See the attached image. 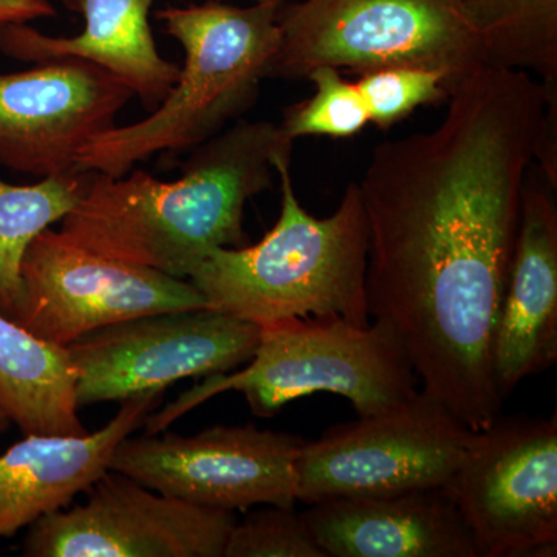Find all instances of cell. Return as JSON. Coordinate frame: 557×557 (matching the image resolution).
Segmentation results:
<instances>
[{"label":"cell","mask_w":557,"mask_h":557,"mask_svg":"<svg viewBox=\"0 0 557 557\" xmlns=\"http://www.w3.org/2000/svg\"><path fill=\"white\" fill-rule=\"evenodd\" d=\"M10 424V418L7 417V413L3 412L2 408H0V434H2V432H5L7 429H9Z\"/></svg>","instance_id":"obj_25"},{"label":"cell","mask_w":557,"mask_h":557,"mask_svg":"<svg viewBox=\"0 0 557 557\" xmlns=\"http://www.w3.org/2000/svg\"><path fill=\"white\" fill-rule=\"evenodd\" d=\"M491 65L541 76L557 89V0H456Z\"/></svg>","instance_id":"obj_19"},{"label":"cell","mask_w":557,"mask_h":557,"mask_svg":"<svg viewBox=\"0 0 557 557\" xmlns=\"http://www.w3.org/2000/svg\"><path fill=\"white\" fill-rule=\"evenodd\" d=\"M359 76L357 86L368 106L370 123L381 129L408 119L418 108L446 100L453 87L443 70L410 65L373 70Z\"/></svg>","instance_id":"obj_22"},{"label":"cell","mask_w":557,"mask_h":557,"mask_svg":"<svg viewBox=\"0 0 557 557\" xmlns=\"http://www.w3.org/2000/svg\"><path fill=\"white\" fill-rule=\"evenodd\" d=\"M163 394L121 403L100 431L86 435H24L0 454V542L51 512L67 508L110 469L124 438L145 424Z\"/></svg>","instance_id":"obj_16"},{"label":"cell","mask_w":557,"mask_h":557,"mask_svg":"<svg viewBox=\"0 0 557 557\" xmlns=\"http://www.w3.org/2000/svg\"><path fill=\"white\" fill-rule=\"evenodd\" d=\"M212 2H260V0H212Z\"/></svg>","instance_id":"obj_26"},{"label":"cell","mask_w":557,"mask_h":557,"mask_svg":"<svg viewBox=\"0 0 557 557\" xmlns=\"http://www.w3.org/2000/svg\"><path fill=\"white\" fill-rule=\"evenodd\" d=\"M223 557H327L314 544L295 505H263L234 523Z\"/></svg>","instance_id":"obj_23"},{"label":"cell","mask_w":557,"mask_h":557,"mask_svg":"<svg viewBox=\"0 0 557 557\" xmlns=\"http://www.w3.org/2000/svg\"><path fill=\"white\" fill-rule=\"evenodd\" d=\"M0 408L24 435H86L67 348L44 343L0 311Z\"/></svg>","instance_id":"obj_18"},{"label":"cell","mask_w":557,"mask_h":557,"mask_svg":"<svg viewBox=\"0 0 557 557\" xmlns=\"http://www.w3.org/2000/svg\"><path fill=\"white\" fill-rule=\"evenodd\" d=\"M284 2L205 0L157 11L163 30L185 51L177 81L149 116L91 139L75 171L121 177L157 153L190 152L236 123L269 78Z\"/></svg>","instance_id":"obj_4"},{"label":"cell","mask_w":557,"mask_h":557,"mask_svg":"<svg viewBox=\"0 0 557 557\" xmlns=\"http://www.w3.org/2000/svg\"><path fill=\"white\" fill-rule=\"evenodd\" d=\"M553 98L523 70L482 65L453 84L437 126L381 143L357 182L370 317L423 391L475 432L504 405L494 336L528 172L557 127Z\"/></svg>","instance_id":"obj_1"},{"label":"cell","mask_w":557,"mask_h":557,"mask_svg":"<svg viewBox=\"0 0 557 557\" xmlns=\"http://www.w3.org/2000/svg\"><path fill=\"white\" fill-rule=\"evenodd\" d=\"M33 65L0 75V164L40 180L70 174L81 150L116 126L134 94L94 62Z\"/></svg>","instance_id":"obj_13"},{"label":"cell","mask_w":557,"mask_h":557,"mask_svg":"<svg viewBox=\"0 0 557 557\" xmlns=\"http://www.w3.org/2000/svg\"><path fill=\"white\" fill-rule=\"evenodd\" d=\"M269 78L318 67L443 70L450 83L490 64L456 0H285Z\"/></svg>","instance_id":"obj_6"},{"label":"cell","mask_w":557,"mask_h":557,"mask_svg":"<svg viewBox=\"0 0 557 557\" xmlns=\"http://www.w3.org/2000/svg\"><path fill=\"white\" fill-rule=\"evenodd\" d=\"M293 143L273 121L237 120L190 150L174 182L137 168L121 177L91 172L60 231L106 258L188 278L214 249L247 245L245 207L271 188L274 161Z\"/></svg>","instance_id":"obj_2"},{"label":"cell","mask_w":557,"mask_h":557,"mask_svg":"<svg viewBox=\"0 0 557 557\" xmlns=\"http://www.w3.org/2000/svg\"><path fill=\"white\" fill-rule=\"evenodd\" d=\"M159 0H61L83 16L78 36L60 38L30 24L0 28V53L28 64L76 58L94 62L123 81L143 108L153 110L170 94L180 65L161 57L150 11ZM182 2V0H177Z\"/></svg>","instance_id":"obj_17"},{"label":"cell","mask_w":557,"mask_h":557,"mask_svg":"<svg viewBox=\"0 0 557 557\" xmlns=\"http://www.w3.org/2000/svg\"><path fill=\"white\" fill-rule=\"evenodd\" d=\"M247 368L214 373L146 418V434L166 431L189 410L225 392H239L258 417H273L295 399L335 394L358 417L394 408L418 391L416 370L383 324L357 325L338 317L289 318L260 325Z\"/></svg>","instance_id":"obj_5"},{"label":"cell","mask_w":557,"mask_h":557,"mask_svg":"<svg viewBox=\"0 0 557 557\" xmlns=\"http://www.w3.org/2000/svg\"><path fill=\"white\" fill-rule=\"evenodd\" d=\"M160 434L124 438L110 469L199 507L236 511L298 502L295 461L306 443L298 435L252 424L212 426L193 437Z\"/></svg>","instance_id":"obj_11"},{"label":"cell","mask_w":557,"mask_h":557,"mask_svg":"<svg viewBox=\"0 0 557 557\" xmlns=\"http://www.w3.org/2000/svg\"><path fill=\"white\" fill-rule=\"evenodd\" d=\"M547 180L528 175L515 256L493 346L494 380L507 398L557 359V207Z\"/></svg>","instance_id":"obj_14"},{"label":"cell","mask_w":557,"mask_h":557,"mask_svg":"<svg viewBox=\"0 0 557 557\" xmlns=\"http://www.w3.org/2000/svg\"><path fill=\"white\" fill-rule=\"evenodd\" d=\"M327 557H479L445 487L317 502L300 512Z\"/></svg>","instance_id":"obj_15"},{"label":"cell","mask_w":557,"mask_h":557,"mask_svg":"<svg viewBox=\"0 0 557 557\" xmlns=\"http://www.w3.org/2000/svg\"><path fill=\"white\" fill-rule=\"evenodd\" d=\"M91 172H70L35 185L0 178V311L10 317L21 298V263L38 234L65 215L89 188Z\"/></svg>","instance_id":"obj_20"},{"label":"cell","mask_w":557,"mask_h":557,"mask_svg":"<svg viewBox=\"0 0 557 557\" xmlns=\"http://www.w3.org/2000/svg\"><path fill=\"white\" fill-rule=\"evenodd\" d=\"M281 214L262 240L209 252L189 274L209 309L265 325L289 318L338 317L369 325V231L358 183L318 219L300 205L292 153L278 156Z\"/></svg>","instance_id":"obj_3"},{"label":"cell","mask_w":557,"mask_h":557,"mask_svg":"<svg viewBox=\"0 0 557 557\" xmlns=\"http://www.w3.org/2000/svg\"><path fill=\"white\" fill-rule=\"evenodd\" d=\"M205 307L189 278L106 258L47 228L22 258L21 298L9 318L44 343L67 347L127 319Z\"/></svg>","instance_id":"obj_9"},{"label":"cell","mask_w":557,"mask_h":557,"mask_svg":"<svg viewBox=\"0 0 557 557\" xmlns=\"http://www.w3.org/2000/svg\"><path fill=\"white\" fill-rule=\"evenodd\" d=\"M84 504L28 527L25 557H223L234 511L164 496L109 469Z\"/></svg>","instance_id":"obj_12"},{"label":"cell","mask_w":557,"mask_h":557,"mask_svg":"<svg viewBox=\"0 0 557 557\" xmlns=\"http://www.w3.org/2000/svg\"><path fill=\"white\" fill-rule=\"evenodd\" d=\"M57 16L50 0H0V28Z\"/></svg>","instance_id":"obj_24"},{"label":"cell","mask_w":557,"mask_h":557,"mask_svg":"<svg viewBox=\"0 0 557 557\" xmlns=\"http://www.w3.org/2000/svg\"><path fill=\"white\" fill-rule=\"evenodd\" d=\"M259 325L214 309L160 311L69 344L79 409L160 392L175 381L230 372L255 355Z\"/></svg>","instance_id":"obj_10"},{"label":"cell","mask_w":557,"mask_h":557,"mask_svg":"<svg viewBox=\"0 0 557 557\" xmlns=\"http://www.w3.org/2000/svg\"><path fill=\"white\" fill-rule=\"evenodd\" d=\"M443 487L479 557L556 556L557 418L498 416Z\"/></svg>","instance_id":"obj_8"},{"label":"cell","mask_w":557,"mask_h":557,"mask_svg":"<svg viewBox=\"0 0 557 557\" xmlns=\"http://www.w3.org/2000/svg\"><path fill=\"white\" fill-rule=\"evenodd\" d=\"M313 97L289 106L281 126L293 141L300 137L348 138L370 123L368 106L357 83L343 78L341 70L318 67L307 76Z\"/></svg>","instance_id":"obj_21"},{"label":"cell","mask_w":557,"mask_h":557,"mask_svg":"<svg viewBox=\"0 0 557 557\" xmlns=\"http://www.w3.org/2000/svg\"><path fill=\"white\" fill-rule=\"evenodd\" d=\"M474 435L421 388L394 408L306 440L295 461L296 498L311 505L443 487Z\"/></svg>","instance_id":"obj_7"}]
</instances>
